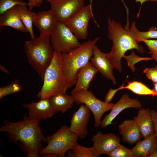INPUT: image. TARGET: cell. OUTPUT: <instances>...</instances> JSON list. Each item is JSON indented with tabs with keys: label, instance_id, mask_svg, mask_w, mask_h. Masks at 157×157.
Listing matches in <instances>:
<instances>
[{
	"label": "cell",
	"instance_id": "cell-32",
	"mask_svg": "<svg viewBox=\"0 0 157 157\" xmlns=\"http://www.w3.org/2000/svg\"><path fill=\"white\" fill-rule=\"evenodd\" d=\"M143 72L153 83H157V66L152 67L146 68Z\"/></svg>",
	"mask_w": 157,
	"mask_h": 157
},
{
	"label": "cell",
	"instance_id": "cell-40",
	"mask_svg": "<svg viewBox=\"0 0 157 157\" xmlns=\"http://www.w3.org/2000/svg\"><path fill=\"white\" fill-rule=\"evenodd\" d=\"M122 1V3H123L124 5V6L126 9V12H127V14H128L129 13V9H128V8L126 6V5L125 4V3L124 1V0H121Z\"/></svg>",
	"mask_w": 157,
	"mask_h": 157
},
{
	"label": "cell",
	"instance_id": "cell-4",
	"mask_svg": "<svg viewBox=\"0 0 157 157\" xmlns=\"http://www.w3.org/2000/svg\"><path fill=\"white\" fill-rule=\"evenodd\" d=\"M100 38L84 42L69 52L61 53L67 90L75 84L80 71L90 61L93 55L94 47Z\"/></svg>",
	"mask_w": 157,
	"mask_h": 157
},
{
	"label": "cell",
	"instance_id": "cell-18",
	"mask_svg": "<svg viewBox=\"0 0 157 157\" xmlns=\"http://www.w3.org/2000/svg\"><path fill=\"white\" fill-rule=\"evenodd\" d=\"M119 133L124 142L132 144L140 140L142 135L134 119L124 121L118 126Z\"/></svg>",
	"mask_w": 157,
	"mask_h": 157
},
{
	"label": "cell",
	"instance_id": "cell-14",
	"mask_svg": "<svg viewBox=\"0 0 157 157\" xmlns=\"http://www.w3.org/2000/svg\"><path fill=\"white\" fill-rule=\"evenodd\" d=\"M141 102L138 99H131L127 93L124 94L119 101L114 104L110 112L101 121V127L104 128L111 124L112 121L123 110L128 108L139 109L141 108Z\"/></svg>",
	"mask_w": 157,
	"mask_h": 157
},
{
	"label": "cell",
	"instance_id": "cell-20",
	"mask_svg": "<svg viewBox=\"0 0 157 157\" xmlns=\"http://www.w3.org/2000/svg\"><path fill=\"white\" fill-rule=\"evenodd\" d=\"M7 26L24 33L28 32L17 13L16 6L0 15V27Z\"/></svg>",
	"mask_w": 157,
	"mask_h": 157
},
{
	"label": "cell",
	"instance_id": "cell-35",
	"mask_svg": "<svg viewBox=\"0 0 157 157\" xmlns=\"http://www.w3.org/2000/svg\"><path fill=\"white\" fill-rule=\"evenodd\" d=\"M150 113L153 123L154 132L157 141V112L153 110H150Z\"/></svg>",
	"mask_w": 157,
	"mask_h": 157
},
{
	"label": "cell",
	"instance_id": "cell-33",
	"mask_svg": "<svg viewBox=\"0 0 157 157\" xmlns=\"http://www.w3.org/2000/svg\"><path fill=\"white\" fill-rule=\"evenodd\" d=\"M124 83L116 89L110 88L106 96L104 101L106 103H110L112 100L116 93L118 91L124 89Z\"/></svg>",
	"mask_w": 157,
	"mask_h": 157
},
{
	"label": "cell",
	"instance_id": "cell-29",
	"mask_svg": "<svg viewBox=\"0 0 157 157\" xmlns=\"http://www.w3.org/2000/svg\"><path fill=\"white\" fill-rule=\"evenodd\" d=\"M107 156L109 157H133L131 149L120 144Z\"/></svg>",
	"mask_w": 157,
	"mask_h": 157
},
{
	"label": "cell",
	"instance_id": "cell-37",
	"mask_svg": "<svg viewBox=\"0 0 157 157\" xmlns=\"http://www.w3.org/2000/svg\"><path fill=\"white\" fill-rule=\"evenodd\" d=\"M149 1L157 2V0H135V2H136V3L139 2L140 3L141 7L142 4L144 3L146 1Z\"/></svg>",
	"mask_w": 157,
	"mask_h": 157
},
{
	"label": "cell",
	"instance_id": "cell-19",
	"mask_svg": "<svg viewBox=\"0 0 157 157\" xmlns=\"http://www.w3.org/2000/svg\"><path fill=\"white\" fill-rule=\"evenodd\" d=\"M157 148V141L154 133L137 142L131 149L133 157H149Z\"/></svg>",
	"mask_w": 157,
	"mask_h": 157
},
{
	"label": "cell",
	"instance_id": "cell-2",
	"mask_svg": "<svg viewBox=\"0 0 157 157\" xmlns=\"http://www.w3.org/2000/svg\"><path fill=\"white\" fill-rule=\"evenodd\" d=\"M107 23L108 36L113 43L111 50L107 53V55L114 68L121 73L122 71L121 60L126 51L134 49L140 53L145 51L142 46L137 42L129 29L123 27L120 22H117L109 17Z\"/></svg>",
	"mask_w": 157,
	"mask_h": 157
},
{
	"label": "cell",
	"instance_id": "cell-24",
	"mask_svg": "<svg viewBox=\"0 0 157 157\" xmlns=\"http://www.w3.org/2000/svg\"><path fill=\"white\" fill-rule=\"evenodd\" d=\"M129 30L131 35L138 43L144 40L156 39H157V29L154 27H151L146 31H139L135 26V22H133Z\"/></svg>",
	"mask_w": 157,
	"mask_h": 157
},
{
	"label": "cell",
	"instance_id": "cell-26",
	"mask_svg": "<svg viewBox=\"0 0 157 157\" xmlns=\"http://www.w3.org/2000/svg\"><path fill=\"white\" fill-rule=\"evenodd\" d=\"M128 84L124 86V89H127L133 93L140 95L157 96L153 89H151L142 82L133 81L128 82Z\"/></svg>",
	"mask_w": 157,
	"mask_h": 157
},
{
	"label": "cell",
	"instance_id": "cell-13",
	"mask_svg": "<svg viewBox=\"0 0 157 157\" xmlns=\"http://www.w3.org/2000/svg\"><path fill=\"white\" fill-rule=\"evenodd\" d=\"M91 140L95 151L101 155H107L120 144L119 137L111 133L104 134L98 131L92 136Z\"/></svg>",
	"mask_w": 157,
	"mask_h": 157
},
{
	"label": "cell",
	"instance_id": "cell-38",
	"mask_svg": "<svg viewBox=\"0 0 157 157\" xmlns=\"http://www.w3.org/2000/svg\"><path fill=\"white\" fill-rule=\"evenodd\" d=\"M149 157H157V148Z\"/></svg>",
	"mask_w": 157,
	"mask_h": 157
},
{
	"label": "cell",
	"instance_id": "cell-23",
	"mask_svg": "<svg viewBox=\"0 0 157 157\" xmlns=\"http://www.w3.org/2000/svg\"><path fill=\"white\" fill-rule=\"evenodd\" d=\"M27 5L16 6L19 15L29 33L31 39L35 38L33 28V18L35 13L29 10Z\"/></svg>",
	"mask_w": 157,
	"mask_h": 157
},
{
	"label": "cell",
	"instance_id": "cell-39",
	"mask_svg": "<svg viewBox=\"0 0 157 157\" xmlns=\"http://www.w3.org/2000/svg\"><path fill=\"white\" fill-rule=\"evenodd\" d=\"M153 89L157 94V83H154Z\"/></svg>",
	"mask_w": 157,
	"mask_h": 157
},
{
	"label": "cell",
	"instance_id": "cell-27",
	"mask_svg": "<svg viewBox=\"0 0 157 157\" xmlns=\"http://www.w3.org/2000/svg\"><path fill=\"white\" fill-rule=\"evenodd\" d=\"M23 89L19 81L15 79L9 85L0 88V99L7 95L20 92Z\"/></svg>",
	"mask_w": 157,
	"mask_h": 157
},
{
	"label": "cell",
	"instance_id": "cell-16",
	"mask_svg": "<svg viewBox=\"0 0 157 157\" xmlns=\"http://www.w3.org/2000/svg\"><path fill=\"white\" fill-rule=\"evenodd\" d=\"M58 22L50 10L35 13L33 18V24L38 29L40 35H50Z\"/></svg>",
	"mask_w": 157,
	"mask_h": 157
},
{
	"label": "cell",
	"instance_id": "cell-6",
	"mask_svg": "<svg viewBox=\"0 0 157 157\" xmlns=\"http://www.w3.org/2000/svg\"><path fill=\"white\" fill-rule=\"evenodd\" d=\"M78 138L69 127L63 125L53 134L46 137L47 144L39 154L45 156L64 157L77 142Z\"/></svg>",
	"mask_w": 157,
	"mask_h": 157
},
{
	"label": "cell",
	"instance_id": "cell-22",
	"mask_svg": "<svg viewBox=\"0 0 157 157\" xmlns=\"http://www.w3.org/2000/svg\"><path fill=\"white\" fill-rule=\"evenodd\" d=\"M55 113L59 112L65 113L71 108L75 100L72 96L66 93H60L49 98Z\"/></svg>",
	"mask_w": 157,
	"mask_h": 157
},
{
	"label": "cell",
	"instance_id": "cell-7",
	"mask_svg": "<svg viewBox=\"0 0 157 157\" xmlns=\"http://www.w3.org/2000/svg\"><path fill=\"white\" fill-rule=\"evenodd\" d=\"M50 42L54 52L66 53L81 44L65 23L58 21L50 35Z\"/></svg>",
	"mask_w": 157,
	"mask_h": 157
},
{
	"label": "cell",
	"instance_id": "cell-31",
	"mask_svg": "<svg viewBox=\"0 0 157 157\" xmlns=\"http://www.w3.org/2000/svg\"><path fill=\"white\" fill-rule=\"evenodd\" d=\"M143 42L149 50V53L151 54V57L157 62V40H147Z\"/></svg>",
	"mask_w": 157,
	"mask_h": 157
},
{
	"label": "cell",
	"instance_id": "cell-10",
	"mask_svg": "<svg viewBox=\"0 0 157 157\" xmlns=\"http://www.w3.org/2000/svg\"><path fill=\"white\" fill-rule=\"evenodd\" d=\"M85 0H48L58 21L66 22L84 6Z\"/></svg>",
	"mask_w": 157,
	"mask_h": 157
},
{
	"label": "cell",
	"instance_id": "cell-28",
	"mask_svg": "<svg viewBox=\"0 0 157 157\" xmlns=\"http://www.w3.org/2000/svg\"><path fill=\"white\" fill-rule=\"evenodd\" d=\"M124 58L126 60L127 66L133 72L135 71V65L137 63L143 60L148 61L153 59L152 57H141L136 55L133 50L129 56H125Z\"/></svg>",
	"mask_w": 157,
	"mask_h": 157
},
{
	"label": "cell",
	"instance_id": "cell-9",
	"mask_svg": "<svg viewBox=\"0 0 157 157\" xmlns=\"http://www.w3.org/2000/svg\"><path fill=\"white\" fill-rule=\"evenodd\" d=\"M92 18L91 0L90 3L84 6L65 23L78 39L85 40L88 36L89 23Z\"/></svg>",
	"mask_w": 157,
	"mask_h": 157
},
{
	"label": "cell",
	"instance_id": "cell-11",
	"mask_svg": "<svg viewBox=\"0 0 157 157\" xmlns=\"http://www.w3.org/2000/svg\"><path fill=\"white\" fill-rule=\"evenodd\" d=\"M90 111L86 106L81 104L78 110L73 113L70 120V130L79 138H85L88 134L87 126Z\"/></svg>",
	"mask_w": 157,
	"mask_h": 157
},
{
	"label": "cell",
	"instance_id": "cell-25",
	"mask_svg": "<svg viewBox=\"0 0 157 157\" xmlns=\"http://www.w3.org/2000/svg\"><path fill=\"white\" fill-rule=\"evenodd\" d=\"M67 156L71 157H99L101 154L96 152L93 146L86 147L77 142L71 149L68 151Z\"/></svg>",
	"mask_w": 157,
	"mask_h": 157
},
{
	"label": "cell",
	"instance_id": "cell-12",
	"mask_svg": "<svg viewBox=\"0 0 157 157\" xmlns=\"http://www.w3.org/2000/svg\"><path fill=\"white\" fill-rule=\"evenodd\" d=\"M90 61L98 71L106 78L116 84V78L114 75V69L113 64L108 57L107 53L102 52L96 45L93 48L92 56Z\"/></svg>",
	"mask_w": 157,
	"mask_h": 157
},
{
	"label": "cell",
	"instance_id": "cell-5",
	"mask_svg": "<svg viewBox=\"0 0 157 157\" xmlns=\"http://www.w3.org/2000/svg\"><path fill=\"white\" fill-rule=\"evenodd\" d=\"M42 86L38 94L40 99L50 98L67 90L61 53L54 52L52 61L46 70Z\"/></svg>",
	"mask_w": 157,
	"mask_h": 157
},
{
	"label": "cell",
	"instance_id": "cell-34",
	"mask_svg": "<svg viewBox=\"0 0 157 157\" xmlns=\"http://www.w3.org/2000/svg\"><path fill=\"white\" fill-rule=\"evenodd\" d=\"M43 0H28V10L31 11L33 8L35 6L39 7L42 5ZM47 1L48 0H46Z\"/></svg>",
	"mask_w": 157,
	"mask_h": 157
},
{
	"label": "cell",
	"instance_id": "cell-8",
	"mask_svg": "<svg viewBox=\"0 0 157 157\" xmlns=\"http://www.w3.org/2000/svg\"><path fill=\"white\" fill-rule=\"evenodd\" d=\"M71 94L78 104H83L86 106L94 115V126H101V118L106 112L110 110L114 104L103 101L97 98L91 91L84 90L77 92H71Z\"/></svg>",
	"mask_w": 157,
	"mask_h": 157
},
{
	"label": "cell",
	"instance_id": "cell-1",
	"mask_svg": "<svg viewBox=\"0 0 157 157\" xmlns=\"http://www.w3.org/2000/svg\"><path fill=\"white\" fill-rule=\"evenodd\" d=\"M39 121L25 115L21 121H5L0 131L6 133L9 140L14 143L18 142L27 157H39L42 142H46L39 126Z\"/></svg>",
	"mask_w": 157,
	"mask_h": 157
},
{
	"label": "cell",
	"instance_id": "cell-21",
	"mask_svg": "<svg viewBox=\"0 0 157 157\" xmlns=\"http://www.w3.org/2000/svg\"><path fill=\"white\" fill-rule=\"evenodd\" d=\"M149 110L148 108H141L139 109L137 116L133 118L143 138L154 132Z\"/></svg>",
	"mask_w": 157,
	"mask_h": 157
},
{
	"label": "cell",
	"instance_id": "cell-15",
	"mask_svg": "<svg viewBox=\"0 0 157 157\" xmlns=\"http://www.w3.org/2000/svg\"><path fill=\"white\" fill-rule=\"evenodd\" d=\"M28 110V116L38 120H45L55 114L49 98L41 99L38 102H31L23 104Z\"/></svg>",
	"mask_w": 157,
	"mask_h": 157
},
{
	"label": "cell",
	"instance_id": "cell-36",
	"mask_svg": "<svg viewBox=\"0 0 157 157\" xmlns=\"http://www.w3.org/2000/svg\"><path fill=\"white\" fill-rule=\"evenodd\" d=\"M0 69L2 72L6 73L7 75H9L10 74V72L5 67L1 64L0 65Z\"/></svg>",
	"mask_w": 157,
	"mask_h": 157
},
{
	"label": "cell",
	"instance_id": "cell-3",
	"mask_svg": "<svg viewBox=\"0 0 157 157\" xmlns=\"http://www.w3.org/2000/svg\"><path fill=\"white\" fill-rule=\"evenodd\" d=\"M50 42V35H43L27 41L24 44L28 61L42 81L54 54Z\"/></svg>",
	"mask_w": 157,
	"mask_h": 157
},
{
	"label": "cell",
	"instance_id": "cell-17",
	"mask_svg": "<svg viewBox=\"0 0 157 157\" xmlns=\"http://www.w3.org/2000/svg\"><path fill=\"white\" fill-rule=\"evenodd\" d=\"M98 71L90 61L80 71L78 75L74 88L72 92L88 90L91 82Z\"/></svg>",
	"mask_w": 157,
	"mask_h": 157
},
{
	"label": "cell",
	"instance_id": "cell-30",
	"mask_svg": "<svg viewBox=\"0 0 157 157\" xmlns=\"http://www.w3.org/2000/svg\"><path fill=\"white\" fill-rule=\"evenodd\" d=\"M27 5L24 0H0V15L17 5Z\"/></svg>",
	"mask_w": 157,
	"mask_h": 157
}]
</instances>
